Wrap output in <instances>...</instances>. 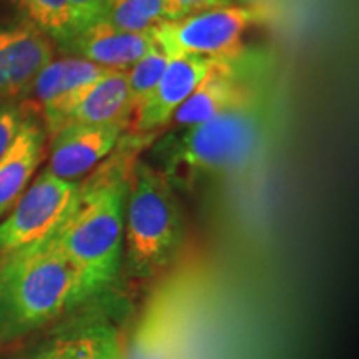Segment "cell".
<instances>
[{
  "mask_svg": "<svg viewBox=\"0 0 359 359\" xmlns=\"http://www.w3.org/2000/svg\"><path fill=\"white\" fill-rule=\"evenodd\" d=\"M280 2L281 0H231V4H235V6H243L255 8V11L264 12L266 15L271 17V19L275 17V8L280 6Z\"/></svg>",
  "mask_w": 359,
  "mask_h": 359,
  "instance_id": "22",
  "label": "cell"
},
{
  "mask_svg": "<svg viewBox=\"0 0 359 359\" xmlns=\"http://www.w3.org/2000/svg\"><path fill=\"white\" fill-rule=\"evenodd\" d=\"M20 359H74V341L72 336H57Z\"/></svg>",
  "mask_w": 359,
  "mask_h": 359,
  "instance_id": "21",
  "label": "cell"
},
{
  "mask_svg": "<svg viewBox=\"0 0 359 359\" xmlns=\"http://www.w3.org/2000/svg\"><path fill=\"white\" fill-rule=\"evenodd\" d=\"M125 125H67L47 138V172L80 183L109 158L122 140Z\"/></svg>",
  "mask_w": 359,
  "mask_h": 359,
  "instance_id": "8",
  "label": "cell"
},
{
  "mask_svg": "<svg viewBox=\"0 0 359 359\" xmlns=\"http://www.w3.org/2000/svg\"><path fill=\"white\" fill-rule=\"evenodd\" d=\"M168 65V57L158 47L151 48L147 55H143L137 64H133L127 70L128 82V98L132 107V116L140 109L143 102L150 97L156 83L160 82L161 75Z\"/></svg>",
  "mask_w": 359,
  "mask_h": 359,
  "instance_id": "16",
  "label": "cell"
},
{
  "mask_svg": "<svg viewBox=\"0 0 359 359\" xmlns=\"http://www.w3.org/2000/svg\"><path fill=\"white\" fill-rule=\"evenodd\" d=\"M25 24L35 27L58 47L74 37L69 0H12Z\"/></svg>",
  "mask_w": 359,
  "mask_h": 359,
  "instance_id": "14",
  "label": "cell"
},
{
  "mask_svg": "<svg viewBox=\"0 0 359 359\" xmlns=\"http://www.w3.org/2000/svg\"><path fill=\"white\" fill-rule=\"evenodd\" d=\"M278 88L273 62L228 110L195 127L170 130L151 150L156 165H150L175 190L241 172L268 140L278 115Z\"/></svg>",
  "mask_w": 359,
  "mask_h": 359,
  "instance_id": "1",
  "label": "cell"
},
{
  "mask_svg": "<svg viewBox=\"0 0 359 359\" xmlns=\"http://www.w3.org/2000/svg\"><path fill=\"white\" fill-rule=\"evenodd\" d=\"M47 132L39 115L30 114L19 135L0 158V222L32 183V178L47 156Z\"/></svg>",
  "mask_w": 359,
  "mask_h": 359,
  "instance_id": "12",
  "label": "cell"
},
{
  "mask_svg": "<svg viewBox=\"0 0 359 359\" xmlns=\"http://www.w3.org/2000/svg\"><path fill=\"white\" fill-rule=\"evenodd\" d=\"M53 55V42L35 27H0V100L24 97Z\"/></svg>",
  "mask_w": 359,
  "mask_h": 359,
  "instance_id": "10",
  "label": "cell"
},
{
  "mask_svg": "<svg viewBox=\"0 0 359 359\" xmlns=\"http://www.w3.org/2000/svg\"><path fill=\"white\" fill-rule=\"evenodd\" d=\"M151 138L132 133L123 143L122 137L116 155L80 182L77 205L53 235L95 294L111 286L123 268V210L130 170L138 160L137 145Z\"/></svg>",
  "mask_w": 359,
  "mask_h": 359,
  "instance_id": "2",
  "label": "cell"
},
{
  "mask_svg": "<svg viewBox=\"0 0 359 359\" xmlns=\"http://www.w3.org/2000/svg\"><path fill=\"white\" fill-rule=\"evenodd\" d=\"M185 243V222L167 178L138 158L130 170L123 210V268L148 280L177 262Z\"/></svg>",
  "mask_w": 359,
  "mask_h": 359,
  "instance_id": "4",
  "label": "cell"
},
{
  "mask_svg": "<svg viewBox=\"0 0 359 359\" xmlns=\"http://www.w3.org/2000/svg\"><path fill=\"white\" fill-rule=\"evenodd\" d=\"M95 296L55 240L0 259V343L25 338Z\"/></svg>",
  "mask_w": 359,
  "mask_h": 359,
  "instance_id": "3",
  "label": "cell"
},
{
  "mask_svg": "<svg viewBox=\"0 0 359 359\" xmlns=\"http://www.w3.org/2000/svg\"><path fill=\"white\" fill-rule=\"evenodd\" d=\"M269 20L273 19L264 12L231 4L183 19L165 20L150 34L156 47L168 58H224L243 50L246 30Z\"/></svg>",
  "mask_w": 359,
  "mask_h": 359,
  "instance_id": "5",
  "label": "cell"
},
{
  "mask_svg": "<svg viewBox=\"0 0 359 359\" xmlns=\"http://www.w3.org/2000/svg\"><path fill=\"white\" fill-rule=\"evenodd\" d=\"M155 47L151 34H132L100 20L70 39L60 50L109 70H128Z\"/></svg>",
  "mask_w": 359,
  "mask_h": 359,
  "instance_id": "11",
  "label": "cell"
},
{
  "mask_svg": "<svg viewBox=\"0 0 359 359\" xmlns=\"http://www.w3.org/2000/svg\"><path fill=\"white\" fill-rule=\"evenodd\" d=\"M30 114L34 111L24 102L0 100V158L11 148Z\"/></svg>",
  "mask_w": 359,
  "mask_h": 359,
  "instance_id": "18",
  "label": "cell"
},
{
  "mask_svg": "<svg viewBox=\"0 0 359 359\" xmlns=\"http://www.w3.org/2000/svg\"><path fill=\"white\" fill-rule=\"evenodd\" d=\"M79 188L80 183L40 172L0 222V259L55 235L77 205Z\"/></svg>",
  "mask_w": 359,
  "mask_h": 359,
  "instance_id": "6",
  "label": "cell"
},
{
  "mask_svg": "<svg viewBox=\"0 0 359 359\" xmlns=\"http://www.w3.org/2000/svg\"><path fill=\"white\" fill-rule=\"evenodd\" d=\"M111 0H69L74 37L87 27L105 20ZM72 37V39H74Z\"/></svg>",
  "mask_w": 359,
  "mask_h": 359,
  "instance_id": "19",
  "label": "cell"
},
{
  "mask_svg": "<svg viewBox=\"0 0 359 359\" xmlns=\"http://www.w3.org/2000/svg\"><path fill=\"white\" fill-rule=\"evenodd\" d=\"M217 58L175 57L168 65L150 97L142 103L130 120L128 128L133 135L154 137L158 130L168 127L170 120L182 103L195 92L206 77Z\"/></svg>",
  "mask_w": 359,
  "mask_h": 359,
  "instance_id": "9",
  "label": "cell"
},
{
  "mask_svg": "<svg viewBox=\"0 0 359 359\" xmlns=\"http://www.w3.org/2000/svg\"><path fill=\"white\" fill-rule=\"evenodd\" d=\"M107 20L132 34H150L165 22V0H111Z\"/></svg>",
  "mask_w": 359,
  "mask_h": 359,
  "instance_id": "15",
  "label": "cell"
},
{
  "mask_svg": "<svg viewBox=\"0 0 359 359\" xmlns=\"http://www.w3.org/2000/svg\"><path fill=\"white\" fill-rule=\"evenodd\" d=\"M231 6V0H165V20H177L212 8Z\"/></svg>",
  "mask_w": 359,
  "mask_h": 359,
  "instance_id": "20",
  "label": "cell"
},
{
  "mask_svg": "<svg viewBox=\"0 0 359 359\" xmlns=\"http://www.w3.org/2000/svg\"><path fill=\"white\" fill-rule=\"evenodd\" d=\"M47 138L67 125H125L132 120L127 70H107L97 82L62 98L40 114Z\"/></svg>",
  "mask_w": 359,
  "mask_h": 359,
  "instance_id": "7",
  "label": "cell"
},
{
  "mask_svg": "<svg viewBox=\"0 0 359 359\" xmlns=\"http://www.w3.org/2000/svg\"><path fill=\"white\" fill-rule=\"evenodd\" d=\"M74 359H122L118 334L109 325H95L85 333L72 336Z\"/></svg>",
  "mask_w": 359,
  "mask_h": 359,
  "instance_id": "17",
  "label": "cell"
},
{
  "mask_svg": "<svg viewBox=\"0 0 359 359\" xmlns=\"http://www.w3.org/2000/svg\"><path fill=\"white\" fill-rule=\"evenodd\" d=\"M107 70L109 69H103L80 57L67 55L57 60L53 58L37 75L20 102H24L35 115L40 116L47 107L97 82L107 74Z\"/></svg>",
  "mask_w": 359,
  "mask_h": 359,
  "instance_id": "13",
  "label": "cell"
}]
</instances>
